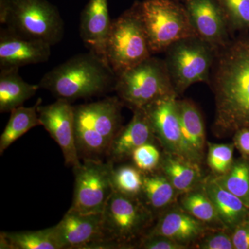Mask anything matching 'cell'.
Listing matches in <instances>:
<instances>
[{
    "label": "cell",
    "mask_w": 249,
    "mask_h": 249,
    "mask_svg": "<svg viewBox=\"0 0 249 249\" xmlns=\"http://www.w3.org/2000/svg\"><path fill=\"white\" fill-rule=\"evenodd\" d=\"M213 93V130L227 137L249 128V31L218 49L209 84Z\"/></svg>",
    "instance_id": "cell-1"
},
{
    "label": "cell",
    "mask_w": 249,
    "mask_h": 249,
    "mask_svg": "<svg viewBox=\"0 0 249 249\" xmlns=\"http://www.w3.org/2000/svg\"><path fill=\"white\" fill-rule=\"evenodd\" d=\"M116 80L117 76L107 62L89 51L54 67L38 85L55 98L71 102L114 91Z\"/></svg>",
    "instance_id": "cell-2"
},
{
    "label": "cell",
    "mask_w": 249,
    "mask_h": 249,
    "mask_svg": "<svg viewBox=\"0 0 249 249\" xmlns=\"http://www.w3.org/2000/svg\"><path fill=\"white\" fill-rule=\"evenodd\" d=\"M117 96L73 106L75 139L80 160H103L122 128L121 109Z\"/></svg>",
    "instance_id": "cell-3"
},
{
    "label": "cell",
    "mask_w": 249,
    "mask_h": 249,
    "mask_svg": "<svg viewBox=\"0 0 249 249\" xmlns=\"http://www.w3.org/2000/svg\"><path fill=\"white\" fill-rule=\"evenodd\" d=\"M139 1L112 20L106 46V60L119 76L151 56Z\"/></svg>",
    "instance_id": "cell-4"
},
{
    "label": "cell",
    "mask_w": 249,
    "mask_h": 249,
    "mask_svg": "<svg viewBox=\"0 0 249 249\" xmlns=\"http://www.w3.org/2000/svg\"><path fill=\"white\" fill-rule=\"evenodd\" d=\"M139 7L152 55L165 52L181 39L197 36L179 0H143L139 1Z\"/></svg>",
    "instance_id": "cell-5"
},
{
    "label": "cell",
    "mask_w": 249,
    "mask_h": 249,
    "mask_svg": "<svg viewBox=\"0 0 249 249\" xmlns=\"http://www.w3.org/2000/svg\"><path fill=\"white\" fill-rule=\"evenodd\" d=\"M217 50L197 36L181 39L165 50V65L178 96L196 83L209 84Z\"/></svg>",
    "instance_id": "cell-6"
},
{
    "label": "cell",
    "mask_w": 249,
    "mask_h": 249,
    "mask_svg": "<svg viewBox=\"0 0 249 249\" xmlns=\"http://www.w3.org/2000/svg\"><path fill=\"white\" fill-rule=\"evenodd\" d=\"M114 91L132 110L175 92L164 60L153 55L117 76Z\"/></svg>",
    "instance_id": "cell-7"
},
{
    "label": "cell",
    "mask_w": 249,
    "mask_h": 249,
    "mask_svg": "<svg viewBox=\"0 0 249 249\" xmlns=\"http://www.w3.org/2000/svg\"><path fill=\"white\" fill-rule=\"evenodd\" d=\"M5 25L18 35L52 47L62 40L65 33L58 9L47 0H9Z\"/></svg>",
    "instance_id": "cell-8"
},
{
    "label": "cell",
    "mask_w": 249,
    "mask_h": 249,
    "mask_svg": "<svg viewBox=\"0 0 249 249\" xmlns=\"http://www.w3.org/2000/svg\"><path fill=\"white\" fill-rule=\"evenodd\" d=\"M104 238L116 241L126 248L145 235L151 225L153 212L139 199L114 191L103 212Z\"/></svg>",
    "instance_id": "cell-9"
},
{
    "label": "cell",
    "mask_w": 249,
    "mask_h": 249,
    "mask_svg": "<svg viewBox=\"0 0 249 249\" xmlns=\"http://www.w3.org/2000/svg\"><path fill=\"white\" fill-rule=\"evenodd\" d=\"M114 164L103 160H85L73 168L74 191L70 210L83 214L103 213L114 193Z\"/></svg>",
    "instance_id": "cell-10"
},
{
    "label": "cell",
    "mask_w": 249,
    "mask_h": 249,
    "mask_svg": "<svg viewBox=\"0 0 249 249\" xmlns=\"http://www.w3.org/2000/svg\"><path fill=\"white\" fill-rule=\"evenodd\" d=\"M40 125L57 142L63 155L65 163L76 168L80 159L77 150L74 131V111L71 102L57 98L55 102L37 107Z\"/></svg>",
    "instance_id": "cell-11"
},
{
    "label": "cell",
    "mask_w": 249,
    "mask_h": 249,
    "mask_svg": "<svg viewBox=\"0 0 249 249\" xmlns=\"http://www.w3.org/2000/svg\"><path fill=\"white\" fill-rule=\"evenodd\" d=\"M178 95L173 92L143 107L156 139L165 151L187 159L178 107Z\"/></svg>",
    "instance_id": "cell-12"
},
{
    "label": "cell",
    "mask_w": 249,
    "mask_h": 249,
    "mask_svg": "<svg viewBox=\"0 0 249 249\" xmlns=\"http://www.w3.org/2000/svg\"><path fill=\"white\" fill-rule=\"evenodd\" d=\"M52 229L60 249H83L105 237L102 213L83 214L69 209Z\"/></svg>",
    "instance_id": "cell-13"
},
{
    "label": "cell",
    "mask_w": 249,
    "mask_h": 249,
    "mask_svg": "<svg viewBox=\"0 0 249 249\" xmlns=\"http://www.w3.org/2000/svg\"><path fill=\"white\" fill-rule=\"evenodd\" d=\"M183 4L196 35L217 49L229 43L231 32L217 0H187Z\"/></svg>",
    "instance_id": "cell-14"
},
{
    "label": "cell",
    "mask_w": 249,
    "mask_h": 249,
    "mask_svg": "<svg viewBox=\"0 0 249 249\" xmlns=\"http://www.w3.org/2000/svg\"><path fill=\"white\" fill-rule=\"evenodd\" d=\"M52 46L18 35L7 28L0 31V70L44 63L51 56Z\"/></svg>",
    "instance_id": "cell-15"
},
{
    "label": "cell",
    "mask_w": 249,
    "mask_h": 249,
    "mask_svg": "<svg viewBox=\"0 0 249 249\" xmlns=\"http://www.w3.org/2000/svg\"><path fill=\"white\" fill-rule=\"evenodd\" d=\"M111 22L108 0H89L80 15V36L83 43L89 52L106 61V42Z\"/></svg>",
    "instance_id": "cell-16"
},
{
    "label": "cell",
    "mask_w": 249,
    "mask_h": 249,
    "mask_svg": "<svg viewBox=\"0 0 249 249\" xmlns=\"http://www.w3.org/2000/svg\"><path fill=\"white\" fill-rule=\"evenodd\" d=\"M133 116L116 136L108 150L107 161L114 164L127 160L137 147L156 139L151 124L143 108L133 109Z\"/></svg>",
    "instance_id": "cell-17"
},
{
    "label": "cell",
    "mask_w": 249,
    "mask_h": 249,
    "mask_svg": "<svg viewBox=\"0 0 249 249\" xmlns=\"http://www.w3.org/2000/svg\"><path fill=\"white\" fill-rule=\"evenodd\" d=\"M204 224L182 208L174 209L162 214L155 227L146 234L163 236L188 246L202 237L206 230Z\"/></svg>",
    "instance_id": "cell-18"
},
{
    "label": "cell",
    "mask_w": 249,
    "mask_h": 249,
    "mask_svg": "<svg viewBox=\"0 0 249 249\" xmlns=\"http://www.w3.org/2000/svg\"><path fill=\"white\" fill-rule=\"evenodd\" d=\"M178 107L187 159L199 164L204 156L206 143L202 115L191 100L178 99Z\"/></svg>",
    "instance_id": "cell-19"
},
{
    "label": "cell",
    "mask_w": 249,
    "mask_h": 249,
    "mask_svg": "<svg viewBox=\"0 0 249 249\" xmlns=\"http://www.w3.org/2000/svg\"><path fill=\"white\" fill-rule=\"evenodd\" d=\"M214 204L223 227L232 230L245 220L248 208L243 201L223 187L215 178H209L201 183Z\"/></svg>",
    "instance_id": "cell-20"
},
{
    "label": "cell",
    "mask_w": 249,
    "mask_h": 249,
    "mask_svg": "<svg viewBox=\"0 0 249 249\" xmlns=\"http://www.w3.org/2000/svg\"><path fill=\"white\" fill-rule=\"evenodd\" d=\"M18 68L1 69L0 72V112H11L22 106L40 89L38 84L24 81Z\"/></svg>",
    "instance_id": "cell-21"
},
{
    "label": "cell",
    "mask_w": 249,
    "mask_h": 249,
    "mask_svg": "<svg viewBox=\"0 0 249 249\" xmlns=\"http://www.w3.org/2000/svg\"><path fill=\"white\" fill-rule=\"evenodd\" d=\"M160 169L179 193H187L201 183V174L197 163L166 152L161 158Z\"/></svg>",
    "instance_id": "cell-22"
},
{
    "label": "cell",
    "mask_w": 249,
    "mask_h": 249,
    "mask_svg": "<svg viewBox=\"0 0 249 249\" xmlns=\"http://www.w3.org/2000/svg\"><path fill=\"white\" fill-rule=\"evenodd\" d=\"M41 103L42 99L39 98L32 107L22 106L10 112L9 121L0 137V155L30 129L40 125L37 107Z\"/></svg>",
    "instance_id": "cell-23"
},
{
    "label": "cell",
    "mask_w": 249,
    "mask_h": 249,
    "mask_svg": "<svg viewBox=\"0 0 249 249\" xmlns=\"http://www.w3.org/2000/svg\"><path fill=\"white\" fill-rule=\"evenodd\" d=\"M1 249H60L52 227L39 231L1 232Z\"/></svg>",
    "instance_id": "cell-24"
},
{
    "label": "cell",
    "mask_w": 249,
    "mask_h": 249,
    "mask_svg": "<svg viewBox=\"0 0 249 249\" xmlns=\"http://www.w3.org/2000/svg\"><path fill=\"white\" fill-rule=\"evenodd\" d=\"M178 192L164 175L144 173L142 194L145 204L151 211H160L168 207L176 199Z\"/></svg>",
    "instance_id": "cell-25"
},
{
    "label": "cell",
    "mask_w": 249,
    "mask_h": 249,
    "mask_svg": "<svg viewBox=\"0 0 249 249\" xmlns=\"http://www.w3.org/2000/svg\"><path fill=\"white\" fill-rule=\"evenodd\" d=\"M183 210L205 224H220L222 225L214 204L202 186L193 188L184 193L181 198Z\"/></svg>",
    "instance_id": "cell-26"
},
{
    "label": "cell",
    "mask_w": 249,
    "mask_h": 249,
    "mask_svg": "<svg viewBox=\"0 0 249 249\" xmlns=\"http://www.w3.org/2000/svg\"><path fill=\"white\" fill-rule=\"evenodd\" d=\"M216 180L228 191L243 201L249 209V163L240 160L233 162L230 170Z\"/></svg>",
    "instance_id": "cell-27"
},
{
    "label": "cell",
    "mask_w": 249,
    "mask_h": 249,
    "mask_svg": "<svg viewBox=\"0 0 249 249\" xmlns=\"http://www.w3.org/2000/svg\"><path fill=\"white\" fill-rule=\"evenodd\" d=\"M144 173L137 167L122 165L114 168L112 183L114 191L131 196L142 194Z\"/></svg>",
    "instance_id": "cell-28"
},
{
    "label": "cell",
    "mask_w": 249,
    "mask_h": 249,
    "mask_svg": "<svg viewBox=\"0 0 249 249\" xmlns=\"http://www.w3.org/2000/svg\"><path fill=\"white\" fill-rule=\"evenodd\" d=\"M230 32L249 31V0H217Z\"/></svg>",
    "instance_id": "cell-29"
},
{
    "label": "cell",
    "mask_w": 249,
    "mask_h": 249,
    "mask_svg": "<svg viewBox=\"0 0 249 249\" xmlns=\"http://www.w3.org/2000/svg\"><path fill=\"white\" fill-rule=\"evenodd\" d=\"M234 143H209L207 163L217 176L227 173L233 164Z\"/></svg>",
    "instance_id": "cell-30"
},
{
    "label": "cell",
    "mask_w": 249,
    "mask_h": 249,
    "mask_svg": "<svg viewBox=\"0 0 249 249\" xmlns=\"http://www.w3.org/2000/svg\"><path fill=\"white\" fill-rule=\"evenodd\" d=\"M131 158L134 165L143 173H152L160 165V152L153 142L141 145L132 152Z\"/></svg>",
    "instance_id": "cell-31"
},
{
    "label": "cell",
    "mask_w": 249,
    "mask_h": 249,
    "mask_svg": "<svg viewBox=\"0 0 249 249\" xmlns=\"http://www.w3.org/2000/svg\"><path fill=\"white\" fill-rule=\"evenodd\" d=\"M201 249H233L231 235L227 232L217 231L202 236L196 245Z\"/></svg>",
    "instance_id": "cell-32"
},
{
    "label": "cell",
    "mask_w": 249,
    "mask_h": 249,
    "mask_svg": "<svg viewBox=\"0 0 249 249\" xmlns=\"http://www.w3.org/2000/svg\"><path fill=\"white\" fill-rule=\"evenodd\" d=\"M139 247L144 249H185L188 246L163 236L145 234L140 239Z\"/></svg>",
    "instance_id": "cell-33"
},
{
    "label": "cell",
    "mask_w": 249,
    "mask_h": 249,
    "mask_svg": "<svg viewBox=\"0 0 249 249\" xmlns=\"http://www.w3.org/2000/svg\"><path fill=\"white\" fill-rule=\"evenodd\" d=\"M234 249H249V221L244 220L232 230Z\"/></svg>",
    "instance_id": "cell-34"
},
{
    "label": "cell",
    "mask_w": 249,
    "mask_h": 249,
    "mask_svg": "<svg viewBox=\"0 0 249 249\" xmlns=\"http://www.w3.org/2000/svg\"><path fill=\"white\" fill-rule=\"evenodd\" d=\"M234 135V144L244 155L249 156V128L239 129Z\"/></svg>",
    "instance_id": "cell-35"
},
{
    "label": "cell",
    "mask_w": 249,
    "mask_h": 249,
    "mask_svg": "<svg viewBox=\"0 0 249 249\" xmlns=\"http://www.w3.org/2000/svg\"><path fill=\"white\" fill-rule=\"evenodd\" d=\"M9 11V0H0V23L4 24L6 23Z\"/></svg>",
    "instance_id": "cell-36"
},
{
    "label": "cell",
    "mask_w": 249,
    "mask_h": 249,
    "mask_svg": "<svg viewBox=\"0 0 249 249\" xmlns=\"http://www.w3.org/2000/svg\"><path fill=\"white\" fill-rule=\"evenodd\" d=\"M179 1H182L183 2H185V1H187V0H179Z\"/></svg>",
    "instance_id": "cell-37"
}]
</instances>
